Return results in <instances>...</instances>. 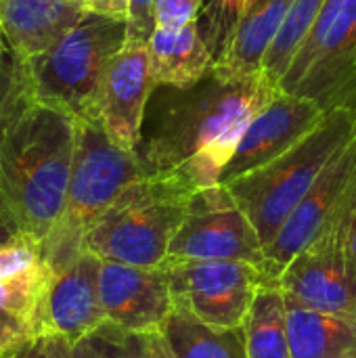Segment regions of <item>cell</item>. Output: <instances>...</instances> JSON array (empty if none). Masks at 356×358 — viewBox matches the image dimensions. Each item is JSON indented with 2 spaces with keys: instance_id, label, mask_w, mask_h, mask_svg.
Returning <instances> with one entry per match:
<instances>
[{
  "instance_id": "obj_1",
  "label": "cell",
  "mask_w": 356,
  "mask_h": 358,
  "mask_svg": "<svg viewBox=\"0 0 356 358\" xmlns=\"http://www.w3.org/2000/svg\"><path fill=\"white\" fill-rule=\"evenodd\" d=\"M277 90L264 73L229 76L212 67L201 82L168 99L153 136L138 153L147 174L185 170L199 187L218 185L243 130Z\"/></svg>"
},
{
  "instance_id": "obj_2",
  "label": "cell",
  "mask_w": 356,
  "mask_h": 358,
  "mask_svg": "<svg viewBox=\"0 0 356 358\" xmlns=\"http://www.w3.org/2000/svg\"><path fill=\"white\" fill-rule=\"evenodd\" d=\"M78 147V120L29 101L0 147V214L23 237L42 243L59 222Z\"/></svg>"
},
{
  "instance_id": "obj_3",
  "label": "cell",
  "mask_w": 356,
  "mask_h": 358,
  "mask_svg": "<svg viewBox=\"0 0 356 358\" xmlns=\"http://www.w3.org/2000/svg\"><path fill=\"white\" fill-rule=\"evenodd\" d=\"M197 189L201 187L185 170L143 176L90 227L84 248L107 262L166 264L170 243Z\"/></svg>"
},
{
  "instance_id": "obj_4",
  "label": "cell",
  "mask_w": 356,
  "mask_h": 358,
  "mask_svg": "<svg viewBox=\"0 0 356 358\" xmlns=\"http://www.w3.org/2000/svg\"><path fill=\"white\" fill-rule=\"evenodd\" d=\"M147 176L138 151L115 145L97 122L78 120V147L63 214L40 243L42 260L52 273L71 266L84 248L90 227L132 182Z\"/></svg>"
},
{
  "instance_id": "obj_5",
  "label": "cell",
  "mask_w": 356,
  "mask_h": 358,
  "mask_svg": "<svg viewBox=\"0 0 356 358\" xmlns=\"http://www.w3.org/2000/svg\"><path fill=\"white\" fill-rule=\"evenodd\" d=\"M355 136L356 105L336 107L290 151L227 182V189L256 227L264 250L319 174Z\"/></svg>"
},
{
  "instance_id": "obj_6",
  "label": "cell",
  "mask_w": 356,
  "mask_h": 358,
  "mask_svg": "<svg viewBox=\"0 0 356 358\" xmlns=\"http://www.w3.org/2000/svg\"><path fill=\"white\" fill-rule=\"evenodd\" d=\"M128 23L88 10L48 50L25 59L31 99L94 122V105L103 73L126 44Z\"/></svg>"
},
{
  "instance_id": "obj_7",
  "label": "cell",
  "mask_w": 356,
  "mask_h": 358,
  "mask_svg": "<svg viewBox=\"0 0 356 358\" xmlns=\"http://www.w3.org/2000/svg\"><path fill=\"white\" fill-rule=\"evenodd\" d=\"M279 90L311 99L325 111L356 105V0H325Z\"/></svg>"
},
{
  "instance_id": "obj_8",
  "label": "cell",
  "mask_w": 356,
  "mask_h": 358,
  "mask_svg": "<svg viewBox=\"0 0 356 358\" xmlns=\"http://www.w3.org/2000/svg\"><path fill=\"white\" fill-rule=\"evenodd\" d=\"M356 187L325 231L306 245L281 273L283 294L313 310L356 317V250L350 227Z\"/></svg>"
},
{
  "instance_id": "obj_9",
  "label": "cell",
  "mask_w": 356,
  "mask_h": 358,
  "mask_svg": "<svg viewBox=\"0 0 356 358\" xmlns=\"http://www.w3.org/2000/svg\"><path fill=\"white\" fill-rule=\"evenodd\" d=\"M174 304L214 329L243 327L264 277L245 260H166Z\"/></svg>"
},
{
  "instance_id": "obj_10",
  "label": "cell",
  "mask_w": 356,
  "mask_h": 358,
  "mask_svg": "<svg viewBox=\"0 0 356 358\" xmlns=\"http://www.w3.org/2000/svg\"><path fill=\"white\" fill-rule=\"evenodd\" d=\"M168 260H245L262 268L264 243L227 185L218 182L193 193Z\"/></svg>"
},
{
  "instance_id": "obj_11",
  "label": "cell",
  "mask_w": 356,
  "mask_h": 358,
  "mask_svg": "<svg viewBox=\"0 0 356 358\" xmlns=\"http://www.w3.org/2000/svg\"><path fill=\"white\" fill-rule=\"evenodd\" d=\"M355 187L356 136L327 164L315 185L283 222L277 237L264 250L262 273L269 281L277 283L285 266L325 231Z\"/></svg>"
},
{
  "instance_id": "obj_12",
  "label": "cell",
  "mask_w": 356,
  "mask_h": 358,
  "mask_svg": "<svg viewBox=\"0 0 356 358\" xmlns=\"http://www.w3.org/2000/svg\"><path fill=\"white\" fill-rule=\"evenodd\" d=\"M155 88L147 42H126L103 73L94 122L115 145L138 151L145 107Z\"/></svg>"
},
{
  "instance_id": "obj_13",
  "label": "cell",
  "mask_w": 356,
  "mask_h": 358,
  "mask_svg": "<svg viewBox=\"0 0 356 358\" xmlns=\"http://www.w3.org/2000/svg\"><path fill=\"white\" fill-rule=\"evenodd\" d=\"M325 115L327 111L319 103L277 90L243 130L233 157L220 174V185L277 159L311 134Z\"/></svg>"
},
{
  "instance_id": "obj_14",
  "label": "cell",
  "mask_w": 356,
  "mask_h": 358,
  "mask_svg": "<svg viewBox=\"0 0 356 358\" xmlns=\"http://www.w3.org/2000/svg\"><path fill=\"white\" fill-rule=\"evenodd\" d=\"M99 294L107 323L132 334L159 331L174 310L166 264L134 266L103 260Z\"/></svg>"
},
{
  "instance_id": "obj_15",
  "label": "cell",
  "mask_w": 356,
  "mask_h": 358,
  "mask_svg": "<svg viewBox=\"0 0 356 358\" xmlns=\"http://www.w3.org/2000/svg\"><path fill=\"white\" fill-rule=\"evenodd\" d=\"M101 262L86 250L71 266L52 275L46 298V336L76 344L107 323L99 294Z\"/></svg>"
},
{
  "instance_id": "obj_16",
  "label": "cell",
  "mask_w": 356,
  "mask_h": 358,
  "mask_svg": "<svg viewBox=\"0 0 356 358\" xmlns=\"http://www.w3.org/2000/svg\"><path fill=\"white\" fill-rule=\"evenodd\" d=\"M86 13L80 0H0V31L8 50L25 61L48 50Z\"/></svg>"
},
{
  "instance_id": "obj_17",
  "label": "cell",
  "mask_w": 356,
  "mask_h": 358,
  "mask_svg": "<svg viewBox=\"0 0 356 358\" xmlns=\"http://www.w3.org/2000/svg\"><path fill=\"white\" fill-rule=\"evenodd\" d=\"M50 266L38 264L0 281V358L46 336V298Z\"/></svg>"
},
{
  "instance_id": "obj_18",
  "label": "cell",
  "mask_w": 356,
  "mask_h": 358,
  "mask_svg": "<svg viewBox=\"0 0 356 358\" xmlns=\"http://www.w3.org/2000/svg\"><path fill=\"white\" fill-rule=\"evenodd\" d=\"M292 0H245L214 63L229 76L262 73V61L277 38Z\"/></svg>"
},
{
  "instance_id": "obj_19",
  "label": "cell",
  "mask_w": 356,
  "mask_h": 358,
  "mask_svg": "<svg viewBox=\"0 0 356 358\" xmlns=\"http://www.w3.org/2000/svg\"><path fill=\"white\" fill-rule=\"evenodd\" d=\"M147 46L157 86L187 90L201 82L216 63V55L197 21L180 27H155Z\"/></svg>"
},
{
  "instance_id": "obj_20",
  "label": "cell",
  "mask_w": 356,
  "mask_h": 358,
  "mask_svg": "<svg viewBox=\"0 0 356 358\" xmlns=\"http://www.w3.org/2000/svg\"><path fill=\"white\" fill-rule=\"evenodd\" d=\"M294 358H356V317L306 308L285 296Z\"/></svg>"
},
{
  "instance_id": "obj_21",
  "label": "cell",
  "mask_w": 356,
  "mask_h": 358,
  "mask_svg": "<svg viewBox=\"0 0 356 358\" xmlns=\"http://www.w3.org/2000/svg\"><path fill=\"white\" fill-rule=\"evenodd\" d=\"M159 334L174 358H248L243 327L214 329L178 304Z\"/></svg>"
},
{
  "instance_id": "obj_22",
  "label": "cell",
  "mask_w": 356,
  "mask_h": 358,
  "mask_svg": "<svg viewBox=\"0 0 356 358\" xmlns=\"http://www.w3.org/2000/svg\"><path fill=\"white\" fill-rule=\"evenodd\" d=\"M248 358H294L287 331V304L279 283L260 285L243 323Z\"/></svg>"
},
{
  "instance_id": "obj_23",
  "label": "cell",
  "mask_w": 356,
  "mask_h": 358,
  "mask_svg": "<svg viewBox=\"0 0 356 358\" xmlns=\"http://www.w3.org/2000/svg\"><path fill=\"white\" fill-rule=\"evenodd\" d=\"M323 6L325 0H292L283 25L262 61V73L266 80L279 86L281 78L287 73L300 46L308 38L311 29L315 27Z\"/></svg>"
},
{
  "instance_id": "obj_24",
  "label": "cell",
  "mask_w": 356,
  "mask_h": 358,
  "mask_svg": "<svg viewBox=\"0 0 356 358\" xmlns=\"http://www.w3.org/2000/svg\"><path fill=\"white\" fill-rule=\"evenodd\" d=\"M105 358H174L159 331L132 334L111 323L90 334Z\"/></svg>"
},
{
  "instance_id": "obj_25",
  "label": "cell",
  "mask_w": 356,
  "mask_h": 358,
  "mask_svg": "<svg viewBox=\"0 0 356 358\" xmlns=\"http://www.w3.org/2000/svg\"><path fill=\"white\" fill-rule=\"evenodd\" d=\"M31 101L25 61L10 50L0 59V147L17 115Z\"/></svg>"
},
{
  "instance_id": "obj_26",
  "label": "cell",
  "mask_w": 356,
  "mask_h": 358,
  "mask_svg": "<svg viewBox=\"0 0 356 358\" xmlns=\"http://www.w3.org/2000/svg\"><path fill=\"white\" fill-rule=\"evenodd\" d=\"M40 260V243H36L29 237L17 235L8 243L0 245V281L38 264Z\"/></svg>"
},
{
  "instance_id": "obj_27",
  "label": "cell",
  "mask_w": 356,
  "mask_h": 358,
  "mask_svg": "<svg viewBox=\"0 0 356 358\" xmlns=\"http://www.w3.org/2000/svg\"><path fill=\"white\" fill-rule=\"evenodd\" d=\"M206 0H153V21L155 27H180L197 21L199 8Z\"/></svg>"
},
{
  "instance_id": "obj_28",
  "label": "cell",
  "mask_w": 356,
  "mask_h": 358,
  "mask_svg": "<svg viewBox=\"0 0 356 358\" xmlns=\"http://www.w3.org/2000/svg\"><path fill=\"white\" fill-rule=\"evenodd\" d=\"M4 358H71V342L48 334L27 342Z\"/></svg>"
},
{
  "instance_id": "obj_29",
  "label": "cell",
  "mask_w": 356,
  "mask_h": 358,
  "mask_svg": "<svg viewBox=\"0 0 356 358\" xmlns=\"http://www.w3.org/2000/svg\"><path fill=\"white\" fill-rule=\"evenodd\" d=\"M153 0H132L130 13H128V31H126V42H149L155 21L151 15Z\"/></svg>"
},
{
  "instance_id": "obj_30",
  "label": "cell",
  "mask_w": 356,
  "mask_h": 358,
  "mask_svg": "<svg viewBox=\"0 0 356 358\" xmlns=\"http://www.w3.org/2000/svg\"><path fill=\"white\" fill-rule=\"evenodd\" d=\"M245 0H212L206 4V13L210 15V19L214 21L216 29L220 31V38L222 42L229 38L231 29H233V23L241 10Z\"/></svg>"
},
{
  "instance_id": "obj_31",
  "label": "cell",
  "mask_w": 356,
  "mask_h": 358,
  "mask_svg": "<svg viewBox=\"0 0 356 358\" xmlns=\"http://www.w3.org/2000/svg\"><path fill=\"white\" fill-rule=\"evenodd\" d=\"M130 4H132V0H90L88 10L109 15V17H115V19H128Z\"/></svg>"
},
{
  "instance_id": "obj_32",
  "label": "cell",
  "mask_w": 356,
  "mask_h": 358,
  "mask_svg": "<svg viewBox=\"0 0 356 358\" xmlns=\"http://www.w3.org/2000/svg\"><path fill=\"white\" fill-rule=\"evenodd\" d=\"M71 358H105L103 350L99 348V344L94 342L92 336L71 344Z\"/></svg>"
},
{
  "instance_id": "obj_33",
  "label": "cell",
  "mask_w": 356,
  "mask_h": 358,
  "mask_svg": "<svg viewBox=\"0 0 356 358\" xmlns=\"http://www.w3.org/2000/svg\"><path fill=\"white\" fill-rule=\"evenodd\" d=\"M19 233L8 224V220L0 214V245H4V243H8L10 239H15Z\"/></svg>"
},
{
  "instance_id": "obj_34",
  "label": "cell",
  "mask_w": 356,
  "mask_h": 358,
  "mask_svg": "<svg viewBox=\"0 0 356 358\" xmlns=\"http://www.w3.org/2000/svg\"><path fill=\"white\" fill-rule=\"evenodd\" d=\"M350 239H353V245L356 250V210H355V218H353V227H350Z\"/></svg>"
},
{
  "instance_id": "obj_35",
  "label": "cell",
  "mask_w": 356,
  "mask_h": 358,
  "mask_svg": "<svg viewBox=\"0 0 356 358\" xmlns=\"http://www.w3.org/2000/svg\"><path fill=\"white\" fill-rule=\"evenodd\" d=\"M6 50H8V46H6V42H4V36H2V31H0V59L6 55Z\"/></svg>"
},
{
  "instance_id": "obj_36",
  "label": "cell",
  "mask_w": 356,
  "mask_h": 358,
  "mask_svg": "<svg viewBox=\"0 0 356 358\" xmlns=\"http://www.w3.org/2000/svg\"><path fill=\"white\" fill-rule=\"evenodd\" d=\"M80 2H84V4H86V6H88V2H90V0H80Z\"/></svg>"
},
{
  "instance_id": "obj_37",
  "label": "cell",
  "mask_w": 356,
  "mask_h": 358,
  "mask_svg": "<svg viewBox=\"0 0 356 358\" xmlns=\"http://www.w3.org/2000/svg\"><path fill=\"white\" fill-rule=\"evenodd\" d=\"M208 2H212V0H206V4H208ZM206 4H204V6H206Z\"/></svg>"
}]
</instances>
